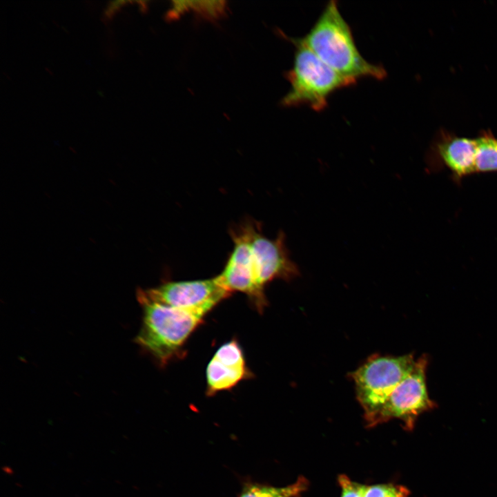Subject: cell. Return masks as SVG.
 I'll use <instances>...</instances> for the list:
<instances>
[{
  "mask_svg": "<svg viewBox=\"0 0 497 497\" xmlns=\"http://www.w3.org/2000/svg\"><path fill=\"white\" fill-rule=\"evenodd\" d=\"M233 246L217 277L231 293L240 292L262 312L267 305L265 288L272 281H291L300 275L298 265L291 260L286 236L280 231L270 239L262 225L246 217L228 231Z\"/></svg>",
  "mask_w": 497,
  "mask_h": 497,
  "instance_id": "6da1fadb",
  "label": "cell"
},
{
  "mask_svg": "<svg viewBox=\"0 0 497 497\" xmlns=\"http://www.w3.org/2000/svg\"><path fill=\"white\" fill-rule=\"evenodd\" d=\"M297 39L329 66L355 83L364 77L381 80L387 76L383 66L368 61L360 54L335 0L327 3L309 31Z\"/></svg>",
  "mask_w": 497,
  "mask_h": 497,
  "instance_id": "7a4b0ae2",
  "label": "cell"
},
{
  "mask_svg": "<svg viewBox=\"0 0 497 497\" xmlns=\"http://www.w3.org/2000/svg\"><path fill=\"white\" fill-rule=\"evenodd\" d=\"M138 302L142 306L143 320L135 342L164 366L182 355L188 338L206 315L156 302Z\"/></svg>",
  "mask_w": 497,
  "mask_h": 497,
  "instance_id": "3957f363",
  "label": "cell"
},
{
  "mask_svg": "<svg viewBox=\"0 0 497 497\" xmlns=\"http://www.w3.org/2000/svg\"><path fill=\"white\" fill-rule=\"evenodd\" d=\"M284 37L294 44L295 50L293 66L286 75L291 87L282 99V106L307 105L321 111L333 92L355 84L329 66L297 38Z\"/></svg>",
  "mask_w": 497,
  "mask_h": 497,
  "instance_id": "277c9868",
  "label": "cell"
},
{
  "mask_svg": "<svg viewBox=\"0 0 497 497\" xmlns=\"http://www.w3.org/2000/svg\"><path fill=\"white\" fill-rule=\"evenodd\" d=\"M416 362L413 354H375L351 373L367 425L396 387L412 371Z\"/></svg>",
  "mask_w": 497,
  "mask_h": 497,
  "instance_id": "5b68a950",
  "label": "cell"
},
{
  "mask_svg": "<svg viewBox=\"0 0 497 497\" xmlns=\"http://www.w3.org/2000/svg\"><path fill=\"white\" fill-rule=\"evenodd\" d=\"M231 295L217 275L202 280L166 281L155 287L137 291L138 301L156 302L204 315Z\"/></svg>",
  "mask_w": 497,
  "mask_h": 497,
  "instance_id": "8992f818",
  "label": "cell"
},
{
  "mask_svg": "<svg viewBox=\"0 0 497 497\" xmlns=\"http://www.w3.org/2000/svg\"><path fill=\"white\" fill-rule=\"evenodd\" d=\"M427 364L428 359L425 355L416 360L412 371L389 395L367 424L369 427L376 426L391 419H398L407 429H412L421 413L436 407L427 391Z\"/></svg>",
  "mask_w": 497,
  "mask_h": 497,
  "instance_id": "52a82bcc",
  "label": "cell"
},
{
  "mask_svg": "<svg viewBox=\"0 0 497 497\" xmlns=\"http://www.w3.org/2000/svg\"><path fill=\"white\" fill-rule=\"evenodd\" d=\"M474 137H460L442 130L438 133L427 155V170L438 172L447 169L454 182L475 174Z\"/></svg>",
  "mask_w": 497,
  "mask_h": 497,
  "instance_id": "ba28073f",
  "label": "cell"
},
{
  "mask_svg": "<svg viewBox=\"0 0 497 497\" xmlns=\"http://www.w3.org/2000/svg\"><path fill=\"white\" fill-rule=\"evenodd\" d=\"M253 376L246 366L242 347L233 339L218 348L207 365L206 393L211 396L231 389Z\"/></svg>",
  "mask_w": 497,
  "mask_h": 497,
  "instance_id": "9c48e42d",
  "label": "cell"
},
{
  "mask_svg": "<svg viewBox=\"0 0 497 497\" xmlns=\"http://www.w3.org/2000/svg\"><path fill=\"white\" fill-rule=\"evenodd\" d=\"M474 141L475 174L497 172V137L485 130L474 137Z\"/></svg>",
  "mask_w": 497,
  "mask_h": 497,
  "instance_id": "30bf717a",
  "label": "cell"
},
{
  "mask_svg": "<svg viewBox=\"0 0 497 497\" xmlns=\"http://www.w3.org/2000/svg\"><path fill=\"white\" fill-rule=\"evenodd\" d=\"M308 487V481L300 477L295 483L284 487H274L248 481L244 484L238 497H298Z\"/></svg>",
  "mask_w": 497,
  "mask_h": 497,
  "instance_id": "8fae6325",
  "label": "cell"
},
{
  "mask_svg": "<svg viewBox=\"0 0 497 497\" xmlns=\"http://www.w3.org/2000/svg\"><path fill=\"white\" fill-rule=\"evenodd\" d=\"M192 10L209 19H217L226 13V2L223 1H173L167 13L170 19L177 18L182 14Z\"/></svg>",
  "mask_w": 497,
  "mask_h": 497,
  "instance_id": "7c38bea8",
  "label": "cell"
},
{
  "mask_svg": "<svg viewBox=\"0 0 497 497\" xmlns=\"http://www.w3.org/2000/svg\"><path fill=\"white\" fill-rule=\"evenodd\" d=\"M362 497H409L408 490L392 484L365 485Z\"/></svg>",
  "mask_w": 497,
  "mask_h": 497,
  "instance_id": "4fadbf2b",
  "label": "cell"
},
{
  "mask_svg": "<svg viewBox=\"0 0 497 497\" xmlns=\"http://www.w3.org/2000/svg\"><path fill=\"white\" fill-rule=\"evenodd\" d=\"M341 497H362L364 485L351 480L345 475L338 477Z\"/></svg>",
  "mask_w": 497,
  "mask_h": 497,
  "instance_id": "5bb4252c",
  "label": "cell"
},
{
  "mask_svg": "<svg viewBox=\"0 0 497 497\" xmlns=\"http://www.w3.org/2000/svg\"><path fill=\"white\" fill-rule=\"evenodd\" d=\"M126 3V1H124L110 2V4L108 6L106 10H105L106 17L110 18V16L115 12V10H116L118 8H119L122 4Z\"/></svg>",
  "mask_w": 497,
  "mask_h": 497,
  "instance_id": "9a60e30c",
  "label": "cell"
}]
</instances>
